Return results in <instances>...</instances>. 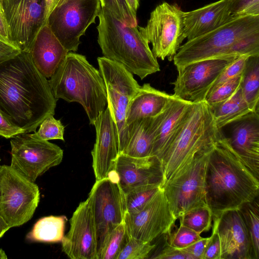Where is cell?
<instances>
[{
	"instance_id": "83f0119b",
	"label": "cell",
	"mask_w": 259,
	"mask_h": 259,
	"mask_svg": "<svg viewBox=\"0 0 259 259\" xmlns=\"http://www.w3.org/2000/svg\"><path fill=\"white\" fill-rule=\"evenodd\" d=\"M67 218L64 215L45 217L38 220L26 236L30 242L57 243L64 236Z\"/></svg>"
},
{
	"instance_id": "ee69618b",
	"label": "cell",
	"mask_w": 259,
	"mask_h": 259,
	"mask_svg": "<svg viewBox=\"0 0 259 259\" xmlns=\"http://www.w3.org/2000/svg\"><path fill=\"white\" fill-rule=\"evenodd\" d=\"M209 240V237H202L188 247L180 249L188 254L190 259H202Z\"/></svg>"
},
{
	"instance_id": "e0dca14e",
	"label": "cell",
	"mask_w": 259,
	"mask_h": 259,
	"mask_svg": "<svg viewBox=\"0 0 259 259\" xmlns=\"http://www.w3.org/2000/svg\"><path fill=\"white\" fill-rule=\"evenodd\" d=\"M62 242V251L71 259H97V238L91 200L81 202L69 221Z\"/></svg>"
},
{
	"instance_id": "1f68e13d",
	"label": "cell",
	"mask_w": 259,
	"mask_h": 259,
	"mask_svg": "<svg viewBox=\"0 0 259 259\" xmlns=\"http://www.w3.org/2000/svg\"><path fill=\"white\" fill-rule=\"evenodd\" d=\"M130 236L124 220L110 234L98 259H116L127 242Z\"/></svg>"
},
{
	"instance_id": "3957f363",
	"label": "cell",
	"mask_w": 259,
	"mask_h": 259,
	"mask_svg": "<svg viewBox=\"0 0 259 259\" xmlns=\"http://www.w3.org/2000/svg\"><path fill=\"white\" fill-rule=\"evenodd\" d=\"M259 56V16L233 18L219 28L181 45L173 58L177 68L226 56Z\"/></svg>"
},
{
	"instance_id": "d6986e66",
	"label": "cell",
	"mask_w": 259,
	"mask_h": 259,
	"mask_svg": "<svg viewBox=\"0 0 259 259\" xmlns=\"http://www.w3.org/2000/svg\"><path fill=\"white\" fill-rule=\"evenodd\" d=\"M114 171L124 194L142 186L162 185L161 164L155 156L138 158L119 154Z\"/></svg>"
},
{
	"instance_id": "6da1fadb",
	"label": "cell",
	"mask_w": 259,
	"mask_h": 259,
	"mask_svg": "<svg viewBox=\"0 0 259 259\" xmlns=\"http://www.w3.org/2000/svg\"><path fill=\"white\" fill-rule=\"evenodd\" d=\"M57 100L29 52L0 62V109L26 133L54 115Z\"/></svg>"
},
{
	"instance_id": "5bb4252c",
	"label": "cell",
	"mask_w": 259,
	"mask_h": 259,
	"mask_svg": "<svg viewBox=\"0 0 259 259\" xmlns=\"http://www.w3.org/2000/svg\"><path fill=\"white\" fill-rule=\"evenodd\" d=\"M239 56H226L196 61L178 67L173 95L192 103L205 101L211 88L226 68Z\"/></svg>"
},
{
	"instance_id": "f907efd6",
	"label": "cell",
	"mask_w": 259,
	"mask_h": 259,
	"mask_svg": "<svg viewBox=\"0 0 259 259\" xmlns=\"http://www.w3.org/2000/svg\"><path fill=\"white\" fill-rule=\"evenodd\" d=\"M7 257L4 252V251L0 248V258H7Z\"/></svg>"
},
{
	"instance_id": "7a4b0ae2",
	"label": "cell",
	"mask_w": 259,
	"mask_h": 259,
	"mask_svg": "<svg viewBox=\"0 0 259 259\" xmlns=\"http://www.w3.org/2000/svg\"><path fill=\"white\" fill-rule=\"evenodd\" d=\"M206 201L212 218L239 209L259 195V179L241 161L224 135L213 145L205 176Z\"/></svg>"
},
{
	"instance_id": "ffe728a7",
	"label": "cell",
	"mask_w": 259,
	"mask_h": 259,
	"mask_svg": "<svg viewBox=\"0 0 259 259\" xmlns=\"http://www.w3.org/2000/svg\"><path fill=\"white\" fill-rule=\"evenodd\" d=\"M93 125L96 138L91 152L92 166L98 181L108 177L114 170L118 151L115 125L108 107L98 115Z\"/></svg>"
},
{
	"instance_id": "bcb514c9",
	"label": "cell",
	"mask_w": 259,
	"mask_h": 259,
	"mask_svg": "<svg viewBox=\"0 0 259 259\" xmlns=\"http://www.w3.org/2000/svg\"><path fill=\"white\" fill-rule=\"evenodd\" d=\"M0 39L11 42L8 27L3 15L0 3ZM12 44V43H11Z\"/></svg>"
},
{
	"instance_id": "2e32d148",
	"label": "cell",
	"mask_w": 259,
	"mask_h": 259,
	"mask_svg": "<svg viewBox=\"0 0 259 259\" xmlns=\"http://www.w3.org/2000/svg\"><path fill=\"white\" fill-rule=\"evenodd\" d=\"M176 220L162 187L142 209L124 216L130 237L147 242L168 234Z\"/></svg>"
},
{
	"instance_id": "277c9868",
	"label": "cell",
	"mask_w": 259,
	"mask_h": 259,
	"mask_svg": "<svg viewBox=\"0 0 259 259\" xmlns=\"http://www.w3.org/2000/svg\"><path fill=\"white\" fill-rule=\"evenodd\" d=\"M98 17V42L104 57L122 65L141 79L160 71L157 58L138 26L125 25L104 6Z\"/></svg>"
},
{
	"instance_id": "ba28073f",
	"label": "cell",
	"mask_w": 259,
	"mask_h": 259,
	"mask_svg": "<svg viewBox=\"0 0 259 259\" xmlns=\"http://www.w3.org/2000/svg\"><path fill=\"white\" fill-rule=\"evenodd\" d=\"M97 61L106 88L107 107L115 125L119 154L128 140L127 107L141 86L133 73L122 65L104 57H98Z\"/></svg>"
},
{
	"instance_id": "8fae6325",
	"label": "cell",
	"mask_w": 259,
	"mask_h": 259,
	"mask_svg": "<svg viewBox=\"0 0 259 259\" xmlns=\"http://www.w3.org/2000/svg\"><path fill=\"white\" fill-rule=\"evenodd\" d=\"M183 12L177 5L163 2L151 12L146 26H138L144 37L152 44L156 58L172 60L186 38Z\"/></svg>"
},
{
	"instance_id": "7402d4cb",
	"label": "cell",
	"mask_w": 259,
	"mask_h": 259,
	"mask_svg": "<svg viewBox=\"0 0 259 259\" xmlns=\"http://www.w3.org/2000/svg\"><path fill=\"white\" fill-rule=\"evenodd\" d=\"M233 18L227 0H220L191 11L183 12L185 37L187 40L199 37Z\"/></svg>"
},
{
	"instance_id": "8992f818",
	"label": "cell",
	"mask_w": 259,
	"mask_h": 259,
	"mask_svg": "<svg viewBox=\"0 0 259 259\" xmlns=\"http://www.w3.org/2000/svg\"><path fill=\"white\" fill-rule=\"evenodd\" d=\"M223 136L206 102L192 103L160 159L162 187L196 154Z\"/></svg>"
},
{
	"instance_id": "4dcf8cb0",
	"label": "cell",
	"mask_w": 259,
	"mask_h": 259,
	"mask_svg": "<svg viewBox=\"0 0 259 259\" xmlns=\"http://www.w3.org/2000/svg\"><path fill=\"white\" fill-rule=\"evenodd\" d=\"M178 219L180 224L200 234L208 231L212 227V212L207 205L192 209Z\"/></svg>"
},
{
	"instance_id": "d6a6232c",
	"label": "cell",
	"mask_w": 259,
	"mask_h": 259,
	"mask_svg": "<svg viewBox=\"0 0 259 259\" xmlns=\"http://www.w3.org/2000/svg\"><path fill=\"white\" fill-rule=\"evenodd\" d=\"M161 187V185L144 186L124 193L126 212L135 213L140 210Z\"/></svg>"
},
{
	"instance_id": "ab89813d",
	"label": "cell",
	"mask_w": 259,
	"mask_h": 259,
	"mask_svg": "<svg viewBox=\"0 0 259 259\" xmlns=\"http://www.w3.org/2000/svg\"><path fill=\"white\" fill-rule=\"evenodd\" d=\"M233 17L259 16V0H227Z\"/></svg>"
},
{
	"instance_id": "52a82bcc",
	"label": "cell",
	"mask_w": 259,
	"mask_h": 259,
	"mask_svg": "<svg viewBox=\"0 0 259 259\" xmlns=\"http://www.w3.org/2000/svg\"><path fill=\"white\" fill-rule=\"evenodd\" d=\"M213 144L196 154L189 163L162 187L177 219L192 209L207 205L205 176L209 153Z\"/></svg>"
},
{
	"instance_id": "e575fe53",
	"label": "cell",
	"mask_w": 259,
	"mask_h": 259,
	"mask_svg": "<svg viewBox=\"0 0 259 259\" xmlns=\"http://www.w3.org/2000/svg\"><path fill=\"white\" fill-rule=\"evenodd\" d=\"M64 127L61 121L55 119L54 115H49L41 122L38 130L30 135L38 140L64 141Z\"/></svg>"
},
{
	"instance_id": "f546056e",
	"label": "cell",
	"mask_w": 259,
	"mask_h": 259,
	"mask_svg": "<svg viewBox=\"0 0 259 259\" xmlns=\"http://www.w3.org/2000/svg\"><path fill=\"white\" fill-rule=\"evenodd\" d=\"M239 210L247 228L254 259L259 258V201L258 197L243 204Z\"/></svg>"
},
{
	"instance_id": "9a60e30c",
	"label": "cell",
	"mask_w": 259,
	"mask_h": 259,
	"mask_svg": "<svg viewBox=\"0 0 259 259\" xmlns=\"http://www.w3.org/2000/svg\"><path fill=\"white\" fill-rule=\"evenodd\" d=\"M11 42L29 52L34 38L46 24L45 0H0Z\"/></svg>"
},
{
	"instance_id": "f35d334b",
	"label": "cell",
	"mask_w": 259,
	"mask_h": 259,
	"mask_svg": "<svg viewBox=\"0 0 259 259\" xmlns=\"http://www.w3.org/2000/svg\"><path fill=\"white\" fill-rule=\"evenodd\" d=\"M249 57L246 55L240 56L229 65L214 83L208 94L227 81L242 75Z\"/></svg>"
},
{
	"instance_id": "7c38bea8",
	"label": "cell",
	"mask_w": 259,
	"mask_h": 259,
	"mask_svg": "<svg viewBox=\"0 0 259 259\" xmlns=\"http://www.w3.org/2000/svg\"><path fill=\"white\" fill-rule=\"evenodd\" d=\"M11 139L10 166L32 182L63 159L62 149L48 141L33 138L27 133Z\"/></svg>"
},
{
	"instance_id": "74e56055",
	"label": "cell",
	"mask_w": 259,
	"mask_h": 259,
	"mask_svg": "<svg viewBox=\"0 0 259 259\" xmlns=\"http://www.w3.org/2000/svg\"><path fill=\"white\" fill-rule=\"evenodd\" d=\"M168 243L171 246L182 249L191 245L202 237L200 234L180 224L179 228L167 234Z\"/></svg>"
},
{
	"instance_id": "f6af8a7d",
	"label": "cell",
	"mask_w": 259,
	"mask_h": 259,
	"mask_svg": "<svg viewBox=\"0 0 259 259\" xmlns=\"http://www.w3.org/2000/svg\"><path fill=\"white\" fill-rule=\"evenodd\" d=\"M21 52L12 44L0 39V62L17 55Z\"/></svg>"
},
{
	"instance_id": "5b68a950",
	"label": "cell",
	"mask_w": 259,
	"mask_h": 259,
	"mask_svg": "<svg viewBox=\"0 0 259 259\" xmlns=\"http://www.w3.org/2000/svg\"><path fill=\"white\" fill-rule=\"evenodd\" d=\"M49 82L54 97L77 102L93 125L107 104L106 88L100 71L85 56L68 52Z\"/></svg>"
},
{
	"instance_id": "f1b7e54d",
	"label": "cell",
	"mask_w": 259,
	"mask_h": 259,
	"mask_svg": "<svg viewBox=\"0 0 259 259\" xmlns=\"http://www.w3.org/2000/svg\"><path fill=\"white\" fill-rule=\"evenodd\" d=\"M240 88L250 109L258 111L259 100V56H250L242 75Z\"/></svg>"
},
{
	"instance_id": "603a6c76",
	"label": "cell",
	"mask_w": 259,
	"mask_h": 259,
	"mask_svg": "<svg viewBox=\"0 0 259 259\" xmlns=\"http://www.w3.org/2000/svg\"><path fill=\"white\" fill-rule=\"evenodd\" d=\"M68 52L47 23L38 32L29 52L34 65L47 78L53 75Z\"/></svg>"
},
{
	"instance_id": "4316f807",
	"label": "cell",
	"mask_w": 259,
	"mask_h": 259,
	"mask_svg": "<svg viewBox=\"0 0 259 259\" xmlns=\"http://www.w3.org/2000/svg\"><path fill=\"white\" fill-rule=\"evenodd\" d=\"M210 108L215 124L220 129L253 112L245 100L240 86L230 99Z\"/></svg>"
},
{
	"instance_id": "7bdbcfd3",
	"label": "cell",
	"mask_w": 259,
	"mask_h": 259,
	"mask_svg": "<svg viewBox=\"0 0 259 259\" xmlns=\"http://www.w3.org/2000/svg\"><path fill=\"white\" fill-rule=\"evenodd\" d=\"M211 235L205 249L202 259H221V247L215 226L212 224Z\"/></svg>"
},
{
	"instance_id": "60d3db41",
	"label": "cell",
	"mask_w": 259,
	"mask_h": 259,
	"mask_svg": "<svg viewBox=\"0 0 259 259\" xmlns=\"http://www.w3.org/2000/svg\"><path fill=\"white\" fill-rule=\"evenodd\" d=\"M165 240L161 248L155 252L149 258L154 259H190L189 256L181 249L176 248L169 244L167 234L165 235Z\"/></svg>"
},
{
	"instance_id": "d590c367",
	"label": "cell",
	"mask_w": 259,
	"mask_h": 259,
	"mask_svg": "<svg viewBox=\"0 0 259 259\" xmlns=\"http://www.w3.org/2000/svg\"><path fill=\"white\" fill-rule=\"evenodd\" d=\"M242 75L227 81L209 93L205 101L210 107L219 105L230 99L240 86Z\"/></svg>"
},
{
	"instance_id": "cb8c5ba5",
	"label": "cell",
	"mask_w": 259,
	"mask_h": 259,
	"mask_svg": "<svg viewBox=\"0 0 259 259\" xmlns=\"http://www.w3.org/2000/svg\"><path fill=\"white\" fill-rule=\"evenodd\" d=\"M191 104L172 95L166 107L159 114L151 156H156L160 161L164 151Z\"/></svg>"
},
{
	"instance_id": "ac0fdd59",
	"label": "cell",
	"mask_w": 259,
	"mask_h": 259,
	"mask_svg": "<svg viewBox=\"0 0 259 259\" xmlns=\"http://www.w3.org/2000/svg\"><path fill=\"white\" fill-rule=\"evenodd\" d=\"M220 238L221 259H254L250 237L239 209L212 218Z\"/></svg>"
},
{
	"instance_id": "30bf717a",
	"label": "cell",
	"mask_w": 259,
	"mask_h": 259,
	"mask_svg": "<svg viewBox=\"0 0 259 259\" xmlns=\"http://www.w3.org/2000/svg\"><path fill=\"white\" fill-rule=\"evenodd\" d=\"M101 8L100 0H59L46 23L68 52H76L81 36L96 23Z\"/></svg>"
},
{
	"instance_id": "836d02e7",
	"label": "cell",
	"mask_w": 259,
	"mask_h": 259,
	"mask_svg": "<svg viewBox=\"0 0 259 259\" xmlns=\"http://www.w3.org/2000/svg\"><path fill=\"white\" fill-rule=\"evenodd\" d=\"M156 247V244L144 242L130 237L116 259L149 258L152 251Z\"/></svg>"
},
{
	"instance_id": "f5cc1de1",
	"label": "cell",
	"mask_w": 259,
	"mask_h": 259,
	"mask_svg": "<svg viewBox=\"0 0 259 259\" xmlns=\"http://www.w3.org/2000/svg\"><path fill=\"white\" fill-rule=\"evenodd\" d=\"M100 1H101V0H100Z\"/></svg>"
},
{
	"instance_id": "9c48e42d",
	"label": "cell",
	"mask_w": 259,
	"mask_h": 259,
	"mask_svg": "<svg viewBox=\"0 0 259 259\" xmlns=\"http://www.w3.org/2000/svg\"><path fill=\"white\" fill-rule=\"evenodd\" d=\"M38 186L10 165H0V216L10 228L29 221L38 206Z\"/></svg>"
},
{
	"instance_id": "484cf974",
	"label": "cell",
	"mask_w": 259,
	"mask_h": 259,
	"mask_svg": "<svg viewBox=\"0 0 259 259\" xmlns=\"http://www.w3.org/2000/svg\"><path fill=\"white\" fill-rule=\"evenodd\" d=\"M159 114L137 120L128 125V142L121 153L138 158L151 156Z\"/></svg>"
},
{
	"instance_id": "8d00e7d4",
	"label": "cell",
	"mask_w": 259,
	"mask_h": 259,
	"mask_svg": "<svg viewBox=\"0 0 259 259\" xmlns=\"http://www.w3.org/2000/svg\"><path fill=\"white\" fill-rule=\"evenodd\" d=\"M101 6L107 8L125 25L130 27L138 26L137 15L133 13L125 0H101Z\"/></svg>"
},
{
	"instance_id": "7dc6e473",
	"label": "cell",
	"mask_w": 259,
	"mask_h": 259,
	"mask_svg": "<svg viewBox=\"0 0 259 259\" xmlns=\"http://www.w3.org/2000/svg\"><path fill=\"white\" fill-rule=\"evenodd\" d=\"M45 1H46V18H47V19H48V17L49 14L52 12V11L53 10V9L55 8V7L56 6L59 0H45Z\"/></svg>"
},
{
	"instance_id": "44dd1931",
	"label": "cell",
	"mask_w": 259,
	"mask_h": 259,
	"mask_svg": "<svg viewBox=\"0 0 259 259\" xmlns=\"http://www.w3.org/2000/svg\"><path fill=\"white\" fill-rule=\"evenodd\" d=\"M230 138L231 147L253 175L259 179V115L258 111L236 121Z\"/></svg>"
},
{
	"instance_id": "d4e9b609",
	"label": "cell",
	"mask_w": 259,
	"mask_h": 259,
	"mask_svg": "<svg viewBox=\"0 0 259 259\" xmlns=\"http://www.w3.org/2000/svg\"><path fill=\"white\" fill-rule=\"evenodd\" d=\"M171 96L154 88L149 83L144 84L129 103L126 114V124L128 126L137 120L157 116L165 109Z\"/></svg>"
},
{
	"instance_id": "816d5d0a",
	"label": "cell",
	"mask_w": 259,
	"mask_h": 259,
	"mask_svg": "<svg viewBox=\"0 0 259 259\" xmlns=\"http://www.w3.org/2000/svg\"><path fill=\"white\" fill-rule=\"evenodd\" d=\"M1 161V157H0V161Z\"/></svg>"
},
{
	"instance_id": "b9f144b4",
	"label": "cell",
	"mask_w": 259,
	"mask_h": 259,
	"mask_svg": "<svg viewBox=\"0 0 259 259\" xmlns=\"http://www.w3.org/2000/svg\"><path fill=\"white\" fill-rule=\"evenodd\" d=\"M22 133H26L25 131L0 109V136L9 139Z\"/></svg>"
},
{
	"instance_id": "c3c4849f",
	"label": "cell",
	"mask_w": 259,
	"mask_h": 259,
	"mask_svg": "<svg viewBox=\"0 0 259 259\" xmlns=\"http://www.w3.org/2000/svg\"><path fill=\"white\" fill-rule=\"evenodd\" d=\"M125 1L133 13L137 15L140 0H125Z\"/></svg>"
},
{
	"instance_id": "681fc988",
	"label": "cell",
	"mask_w": 259,
	"mask_h": 259,
	"mask_svg": "<svg viewBox=\"0 0 259 259\" xmlns=\"http://www.w3.org/2000/svg\"><path fill=\"white\" fill-rule=\"evenodd\" d=\"M11 228L5 221L0 216V238Z\"/></svg>"
},
{
	"instance_id": "4fadbf2b",
	"label": "cell",
	"mask_w": 259,
	"mask_h": 259,
	"mask_svg": "<svg viewBox=\"0 0 259 259\" xmlns=\"http://www.w3.org/2000/svg\"><path fill=\"white\" fill-rule=\"evenodd\" d=\"M89 196L96 225L98 259L111 232L124 219V194L116 180L107 177L96 181Z\"/></svg>"
}]
</instances>
